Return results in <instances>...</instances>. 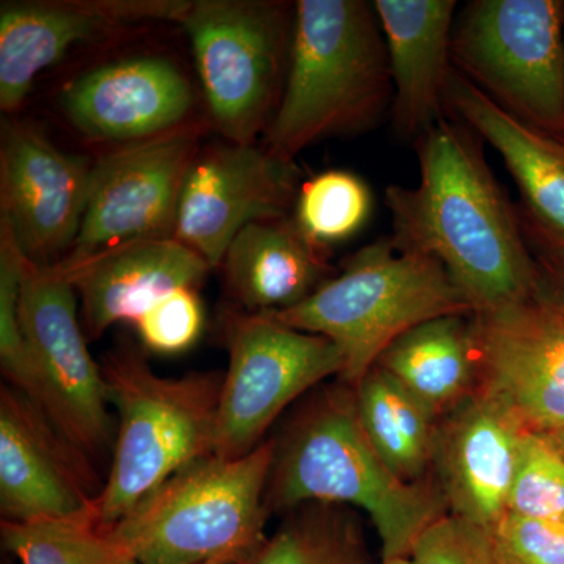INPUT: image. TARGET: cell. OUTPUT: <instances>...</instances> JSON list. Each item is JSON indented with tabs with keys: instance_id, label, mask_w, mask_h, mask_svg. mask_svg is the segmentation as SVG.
I'll return each mask as SVG.
<instances>
[{
	"instance_id": "cell-1",
	"label": "cell",
	"mask_w": 564,
	"mask_h": 564,
	"mask_svg": "<svg viewBox=\"0 0 564 564\" xmlns=\"http://www.w3.org/2000/svg\"><path fill=\"white\" fill-rule=\"evenodd\" d=\"M415 150L419 184L386 188L393 247L443 263L473 313L534 299L536 259L480 137L462 121L443 120Z\"/></svg>"
},
{
	"instance_id": "cell-2",
	"label": "cell",
	"mask_w": 564,
	"mask_h": 564,
	"mask_svg": "<svg viewBox=\"0 0 564 564\" xmlns=\"http://www.w3.org/2000/svg\"><path fill=\"white\" fill-rule=\"evenodd\" d=\"M272 441L269 514L307 503L356 508L377 530L383 560L408 558L423 530L448 514L436 481L408 484L386 466L344 381L317 389Z\"/></svg>"
},
{
	"instance_id": "cell-3",
	"label": "cell",
	"mask_w": 564,
	"mask_h": 564,
	"mask_svg": "<svg viewBox=\"0 0 564 564\" xmlns=\"http://www.w3.org/2000/svg\"><path fill=\"white\" fill-rule=\"evenodd\" d=\"M392 99L388 47L373 2L299 0L288 79L263 147L295 162L318 141L378 128Z\"/></svg>"
},
{
	"instance_id": "cell-4",
	"label": "cell",
	"mask_w": 564,
	"mask_h": 564,
	"mask_svg": "<svg viewBox=\"0 0 564 564\" xmlns=\"http://www.w3.org/2000/svg\"><path fill=\"white\" fill-rule=\"evenodd\" d=\"M118 413L109 478L95 524L110 529L185 464L214 454L223 373L161 377L143 352L120 345L101 362Z\"/></svg>"
},
{
	"instance_id": "cell-5",
	"label": "cell",
	"mask_w": 564,
	"mask_h": 564,
	"mask_svg": "<svg viewBox=\"0 0 564 564\" xmlns=\"http://www.w3.org/2000/svg\"><path fill=\"white\" fill-rule=\"evenodd\" d=\"M272 462V440L193 459L106 532L139 564H248L267 541Z\"/></svg>"
},
{
	"instance_id": "cell-6",
	"label": "cell",
	"mask_w": 564,
	"mask_h": 564,
	"mask_svg": "<svg viewBox=\"0 0 564 564\" xmlns=\"http://www.w3.org/2000/svg\"><path fill=\"white\" fill-rule=\"evenodd\" d=\"M332 340L344 356L340 381L356 386L381 352L430 318L473 314L443 263L393 247L391 237L366 245L299 306L269 313Z\"/></svg>"
},
{
	"instance_id": "cell-7",
	"label": "cell",
	"mask_w": 564,
	"mask_h": 564,
	"mask_svg": "<svg viewBox=\"0 0 564 564\" xmlns=\"http://www.w3.org/2000/svg\"><path fill=\"white\" fill-rule=\"evenodd\" d=\"M191 39L212 121L226 141L258 143L280 106L295 6L274 0H188Z\"/></svg>"
},
{
	"instance_id": "cell-8",
	"label": "cell",
	"mask_w": 564,
	"mask_h": 564,
	"mask_svg": "<svg viewBox=\"0 0 564 564\" xmlns=\"http://www.w3.org/2000/svg\"><path fill=\"white\" fill-rule=\"evenodd\" d=\"M451 54L500 109L564 140L563 0H474L455 20Z\"/></svg>"
},
{
	"instance_id": "cell-9",
	"label": "cell",
	"mask_w": 564,
	"mask_h": 564,
	"mask_svg": "<svg viewBox=\"0 0 564 564\" xmlns=\"http://www.w3.org/2000/svg\"><path fill=\"white\" fill-rule=\"evenodd\" d=\"M220 328L228 370L214 455L239 458L263 443L285 408L328 378L340 377L344 356L326 337L300 332L269 313L226 310Z\"/></svg>"
},
{
	"instance_id": "cell-10",
	"label": "cell",
	"mask_w": 564,
	"mask_h": 564,
	"mask_svg": "<svg viewBox=\"0 0 564 564\" xmlns=\"http://www.w3.org/2000/svg\"><path fill=\"white\" fill-rule=\"evenodd\" d=\"M21 322L39 378V403L54 425L93 462L115 444L101 364L93 359L79 300L65 273L22 263Z\"/></svg>"
},
{
	"instance_id": "cell-11",
	"label": "cell",
	"mask_w": 564,
	"mask_h": 564,
	"mask_svg": "<svg viewBox=\"0 0 564 564\" xmlns=\"http://www.w3.org/2000/svg\"><path fill=\"white\" fill-rule=\"evenodd\" d=\"M198 139V129L185 124L98 159L79 236L62 262L139 240L174 239L185 176L202 148Z\"/></svg>"
},
{
	"instance_id": "cell-12",
	"label": "cell",
	"mask_w": 564,
	"mask_h": 564,
	"mask_svg": "<svg viewBox=\"0 0 564 564\" xmlns=\"http://www.w3.org/2000/svg\"><path fill=\"white\" fill-rule=\"evenodd\" d=\"M300 180L295 162L263 144L199 148L182 187L174 239L217 269L248 225L292 215Z\"/></svg>"
},
{
	"instance_id": "cell-13",
	"label": "cell",
	"mask_w": 564,
	"mask_h": 564,
	"mask_svg": "<svg viewBox=\"0 0 564 564\" xmlns=\"http://www.w3.org/2000/svg\"><path fill=\"white\" fill-rule=\"evenodd\" d=\"M93 166L85 155L58 150L31 121H2L0 218L28 261L54 267L66 258L90 198Z\"/></svg>"
},
{
	"instance_id": "cell-14",
	"label": "cell",
	"mask_w": 564,
	"mask_h": 564,
	"mask_svg": "<svg viewBox=\"0 0 564 564\" xmlns=\"http://www.w3.org/2000/svg\"><path fill=\"white\" fill-rule=\"evenodd\" d=\"M104 485L79 451L28 395L0 389V510L3 521H90ZM96 525V524H95Z\"/></svg>"
},
{
	"instance_id": "cell-15",
	"label": "cell",
	"mask_w": 564,
	"mask_h": 564,
	"mask_svg": "<svg viewBox=\"0 0 564 564\" xmlns=\"http://www.w3.org/2000/svg\"><path fill=\"white\" fill-rule=\"evenodd\" d=\"M470 318L478 388L529 432H564V315L534 296Z\"/></svg>"
},
{
	"instance_id": "cell-16",
	"label": "cell",
	"mask_w": 564,
	"mask_h": 564,
	"mask_svg": "<svg viewBox=\"0 0 564 564\" xmlns=\"http://www.w3.org/2000/svg\"><path fill=\"white\" fill-rule=\"evenodd\" d=\"M188 0H7L0 6V109L14 113L41 70L76 44L151 21L180 24Z\"/></svg>"
},
{
	"instance_id": "cell-17",
	"label": "cell",
	"mask_w": 564,
	"mask_h": 564,
	"mask_svg": "<svg viewBox=\"0 0 564 564\" xmlns=\"http://www.w3.org/2000/svg\"><path fill=\"white\" fill-rule=\"evenodd\" d=\"M527 432L481 388L437 419L432 470L448 513L492 532L507 514Z\"/></svg>"
},
{
	"instance_id": "cell-18",
	"label": "cell",
	"mask_w": 564,
	"mask_h": 564,
	"mask_svg": "<svg viewBox=\"0 0 564 564\" xmlns=\"http://www.w3.org/2000/svg\"><path fill=\"white\" fill-rule=\"evenodd\" d=\"M445 107L502 155L519 192V217L534 258L564 256V140L500 109L454 68Z\"/></svg>"
},
{
	"instance_id": "cell-19",
	"label": "cell",
	"mask_w": 564,
	"mask_h": 564,
	"mask_svg": "<svg viewBox=\"0 0 564 564\" xmlns=\"http://www.w3.org/2000/svg\"><path fill=\"white\" fill-rule=\"evenodd\" d=\"M62 104L85 135L128 144L185 126L193 90L172 61L141 55L77 77L63 91Z\"/></svg>"
},
{
	"instance_id": "cell-20",
	"label": "cell",
	"mask_w": 564,
	"mask_h": 564,
	"mask_svg": "<svg viewBox=\"0 0 564 564\" xmlns=\"http://www.w3.org/2000/svg\"><path fill=\"white\" fill-rule=\"evenodd\" d=\"M80 302L87 339L117 323H135L176 289L198 288L212 267L176 239L139 240L82 261L57 263Z\"/></svg>"
},
{
	"instance_id": "cell-21",
	"label": "cell",
	"mask_w": 564,
	"mask_h": 564,
	"mask_svg": "<svg viewBox=\"0 0 564 564\" xmlns=\"http://www.w3.org/2000/svg\"><path fill=\"white\" fill-rule=\"evenodd\" d=\"M388 47L397 135L414 143L445 120L455 0H375Z\"/></svg>"
},
{
	"instance_id": "cell-22",
	"label": "cell",
	"mask_w": 564,
	"mask_h": 564,
	"mask_svg": "<svg viewBox=\"0 0 564 564\" xmlns=\"http://www.w3.org/2000/svg\"><path fill=\"white\" fill-rule=\"evenodd\" d=\"M332 250L314 242L292 215L251 223L221 262L225 284L245 313H280L299 306L339 270Z\"/></svg>"
},
{
	"instance_id": "cell-23",
	"label": "cell",
	"mask_w": 564,
	"mask_h": 564,
	"mask_svg": "<svg viewBox=\"0 0 564 564\" xmlns=\"http://www.w3.org/2000/svg\"><path fill=\"white\" fill-rule=\"evenodd\" d=\"M470 315H441L408 329L375 364L437 419L478 388Z\"/></svg>"
},
{
	"instance_id": "cell-24",
	"label": "cell",
	"mask_w": 564,
	"mask_h": 564,
	"mask_svg": "<svg viewBox=\"0 0 564 564\" xmlns=\"http://www.w3.org/2000/svg\"><path fill=\"white\" fill-rule=\"evenodd\" d=\"M352 388L364 432L386 466L408 484L429 480L436 415L378 366Z\"/></svg>"
},
{
	"instance_id": "cell-25",
	"label": "cell",
	"mask_w": 564,
	"mask_h": 564,
	"mask_svg": "<svg viewBox=\"0 0 564 564\" xmlns=\"http://www.w3.org/2000/svg\"><path fill=\"white\" fill-rule=\"evenodd\" d=\"M248 564H370L358 516L339 505L307 503L288 519Z\"/></svg>"
},
{
	"instance_id": "cell-26",
	"label": "cell",
	"mask_w": 564,
	"mask_h": 564,
	"mask_svg": "<svg viewBox=\"0 0 564 564\" xmlns=\"http://www.w3.org/2000/svg\"><path fill=\"white\" fill-rule=\"evenodd\" d=\"M2 540L22 564H139L124 545L90 521H3Z\"/></svg>"
},
{
	"instance_id": "cell-27",
	"label": "cell",
	"mask_w": 564,
	"mask_h": 564,
	"mask_svg": "<svg viewBox=\"0 0 564 564\" xmlns=\"http://www.w3.org/2000/svg\"><path fill=\"white\" fill-rule=\"evenodd\" d=\"M372 210V191L362 177L329 170L302 184L292 217L314 242L332 250L361 231Z\"/></svg>"
},
{
	"instance_id": "cell-28",
	"label": "cell",
	"mask_w": 564,
	"mask_h": 564,
	"mask_svg": "<svg viewBox=\"0 0 564 564\" xmlns=\"http://www.w3.org/2000/svg\"><path fill=\"white\" fill-rule=\"evenodd\" d=\"M22 254L9 221L0 218V366L11 388L39 403V378L21 322Z\"/></svg>"
},
{
	"instance_id": "cell-29",
	"label": "cell",
	"mask_w": 564,
	"mask_h": 564,
	"mask_svg": "<svg viewBox=\"0 0 564 564\" xmlns=\"http://www.w3.org/2000/svg\"><path fill=\"white\" fill-rule=\"evenodd\" d=\"M508 511L524 518L564 521V452L549 434L525 433Z\"/></svg>"
},
{
	"instance_id": "cell-30",
	"label": "cell",
	"mask_w": 564,
	"mask_h": 564,
	"mask_svg": "<svg viewBox=\"0 0 564 564\" xmlns=\"http://www.w3.org/2000/svg\"><path fill=\"white\" fill-rule=\"evenodd\" d=\"M141 345L159 355H180L199 339L204 326L203 303L195 288L176 289L152 304L133 323Z\"/></svg>"
},
{
	"instance_id": "cell-31",
	"label": "cell",
	"mask_w": 564,
	"mask_h": 564,
	"mask_svg": "<svg viewBox=\"0 0 564 564\" xmlns=\"http://www.w3.org/2000/svg\"><path fill=\"white\" fill-rule=\"evenodd\" d=\"M408 558L411 564H497L491 532L451 513L423 530Z\"/></svg>"
},
{
	"instance_id": "cell-32",
	"label": "cell",
	"mask_w": 564,
	"mask_h": 564,
	"mask_svg": "<svg viewBox=\"0 0 564 564\" xmlns=\"http://www.w3.org/2000/svg\"><path fill=\"white\" fill-rule=\"evenodd\" d=\"M491 534L497 564H564V521L507 511Z\"/></svg>"
},
{
	"instance_id": "cell-33",
	"label": "cell",
	"mask_w": 564,
	"mask_h": 564,
	"mask_svg": "<svg viewBox=\"0 0 564 564\" xmlns=\"http://www.w3.org/2000/svg\"><path fill=\"white\" fill-rule=\"evenodd\" d=\"M534 259L538 263L536 299L551 304L564 315V256Z\"/></svg>"
},
{
	"instance_id": "cell-34",
	"label": "cell",
	"mask_w": 564,
	"mask_h": 564,
	"mask_svg": "<svg viewBox=\"0 0 564 564\" xmlns=\"http://www.w3.org/2000/svg\"><path fill=\"white\" fill-rule=\"evenodd\" d=\"M549 436H551L552 440L555 441V444L558 445V447L564 452V432L552 433L549 434Z\"/></svg>"
},
{
	"instance_id": "cell-35",
	"label": "cell",
	"mask_w": 564,
	"mask_h": 564,
	"mask_svg": "<svg viewBox=\"0 0 564 564\" xmlns=\"http://www.w3.org/2000/svg\"><path fill=\"white\" fill-rule=\"evenodd\" d=\"M381 564H411L410 558H391V560H383V563Z\"/></svg>"
},
{
	"instance_id": "cell-36",
	"label": "cell",
	"mask_w": 564,
	"mask_h": 564,
	"mask_svg": "<svg viewBox=\"0 0 564 564\" xmlns=\"http://www.w3.org/2000/svg\"><path fill=\"white\" fill-rule=\"evenodd\" d=\"M206 564H225V563H206Z\"/></svg>"
}]
</instances>
